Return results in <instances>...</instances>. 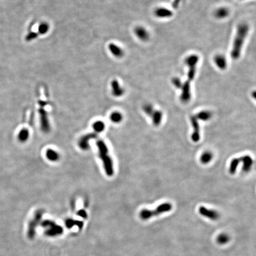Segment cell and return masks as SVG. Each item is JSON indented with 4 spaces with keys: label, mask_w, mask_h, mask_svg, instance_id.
Masks as SVG:
<instances>
[{
    "label": "cell",
    "mask_w": 256,
    "mask_h": 256,
    "mask_svg": "<svg viewBox=\"0 0 256 256\" xmlns=\"http://www.w3.org/2000/svg\"><path fill=\"white\" fill-rule=\"evenodd\" d=\"M249 30L250 27L247 23H241L237 26L230 52V56L233 59L238 60L240 58L243 47Z\"/></svg>",
    "instance_id": "cell-1"
},
{
    "label": "cell",
    "mask_w": 256,
    "mask_h": 256,
    "mask_svg": "<svg viewBox=\"0 0 256 256\" xmlns=\"http://www.w3.org/2000/svg\"><path fill=\"white\" fill-rule=\"evenodd\" d=\"M97 146L99 150L100 156L104 163V167L106 173L111 176L113 174V162L110 156L108 155V150L106 144L102 141L97 142Z\"/></svg>",
    "instance_id": "cell-2"
},
{
    "label": "cell",
    "mask_w": 256,
    "mask_h": 256,
    "mask_svg": "<svg viewBox=\"0 0 256 256\" xmlns=\"http://www.w3.org/2000/svg\"><path fill=\"white\" fill-rule=\"evenodd\" d=\"M172 208V205L170 203H164L159 205L155 210L143 209L141 211L139 216L143 220H147L151 217L156 216L163 214L165 212H168L171 211Z\"/></svg>",
    "instance_id": "cell-3"
},
{
    "label": "cell",
    "mask_w": 256,
    "mask_h": 256,
    "mask_svg": "<svg viewBox=\"0 0 256 256\" xmlns=\"http://www.w3.org/2000/svg\"><path fill=\"white\" fill-rule=\"evenodd\" d=\"M181 94L180 97V99L181 101L183 103H186L189 102L191 97V82L186 80L184 82H183V86L181 88Z\"/></svg>",
    "instance_id": "cell-4"
},
{
    "label": "cell",
    "mask_w": 256,
    "mask_h": 256,
    "mask_svg": "<svg viewBox=\"0 0 256 256\" xmlns=\"http://www.w3.org/2000/svg\"><path fill=\"white\" fill-rule=\"evenodd\" d=\"M135 36L141 42H146L150 39V34L148 30L142 26H137L134 29Z\"/></svg>",
    "instance_id": "cell-5"
},
{
    "label": "cell",
    "mask_w": 256,
    "mask_h": 256,
    "mask_svg": "<svg viewBox=\"0 0 256 256\" xmlns=\"http://www.w3.org/2000/svg\"><path fill=\"white\" fill-rule=\"evenodd\" d=\"M199 212L202 216L212 221H216L219 218V214L217 211L208 209L205 206H200L199 208Z\"/></svg>",
    "instance_id": "cell-6"
},
{
    "label": "cell",
    "mask_w": 256,
    "mask_h": 256,
    "mask_svg": "<svg viewBox=\"0 0 256 256\" xmlns=\"http://www.w3.org/2000/svg\"><path fill=\"white\" fill-rule=\"evenodd\" d=\"M154 15L158 18H170L173 16V11L166 7H159L154 11Z\"/></svg>",
    "instance_id": "cell-7"
},
{
    "label": "cell",
    "mask_w": 256,
    "mask_h": 256,
    "mask_svg": "<svg viewBox=\"0 0 256 256\" xmlns=\"http://www.w3.org/2000/svg\"><path fill=\"white\" fill-rule=\"evenodd\" d=\"M190 121L193 128V132L191 135V139L194 142H197L200 140V126L197 119L194 116L190 117Z\"/></svg>",
    "instance_id": "cell-8"
},
{
    "label": "cell",
    "mask_w": 256,
    "mask_h": 256,
    "mask_svg": "<svg viewBox=\"0 0 256 256\" xmlns=\"http://www.w3.org/2000/svg\"><path fill=\"white\" fill-rule=\"evenodd\" d=\"M213 62L216 67L221 71L225 70L228 67V61L222 54H216L213 58Z\"/></svg>",
    "instance_id": "cell-9"
},
{
    "label": "cell",
    "mask_w": 256,
    "mask_h": 256,
    "mask_svg": "<svg viewBox=\"0 0 256 256\" xmlns=\"http://www.w3.org/2000/svg\"><path fill=\"white\" fill-rule=\"evenodd\" d=\"M108 49L111 54L116 58H121L124 56L125 52L123 49L115 43H110L108 46Z\"/></svg>",
    "instance_id": "cell-10"
},
{
    "label": "cell",
    "mask_w": 256,
    "mask_h": 256,
    "mask_svg": "<svg viewBox=\"0 0 256 256\" xmlns=\"http://www.w3.org/2000/svg\"><path fill=\"white\" fill-rule=\"evenodd\" d=\"M111 92L114 96L119 97L122 96L125 93L124 88L121 86L120 83L117 80H113L111 83Z\"/></svg>",
    "instance_id": "cell-11"
},
{
    "label": "cell",
    "mask_w": 256,
    "mask_h": 256,
    "mask_svg": "<svg viewBox=\"0 0 256 256\" xmlns=\"http://www.w3.org/2000/svg\"><path fill=\"white\" fill-rule=\"evenodd\" d=\"M230 14V10L225 7H220L214 11V17L219 20H222L227 18Z\"/></svg>",
    "instance_id": "cell-12"
},
{
    "label": "cell",
    "mask_w": 256,
    "mask_h": 256,
    "mask_svg": "<svg viewBox=\"0 0 256 256\" xmlns=\"http://www.w3.org/2000/svg\"><path fill=\"white\" fill-rule=\"evenodd\" d=\"M241 163H243V166L242 167L243 171L245 172H249L252 167L253 164V160L252 158L250 156H244L241 157Z\"/></svg>",
    "instance_id": "cell-13"
},
{
    "label": "cell",
    "mask_w": 256,
    "mask_h": 256,
    "mask_svg": "<svg viewBox=\"0 0 256 256\" xmlns=\"http://www.w3.org/2000/svg\"><path fill=\"white\" fill-rule=\"evenodd\" d=\"M199 61V56L197 54H190L184 59V64L186 66L197 65Z\"/></svg>",
    "instance_id": "cell-14"
},
{
    "label": "cell",
    "mask_w": 256,
    "mask_h": 256,
    "mask_svg": "<svg viewBox=\"0 0 256 256\" xmlns=\"http://www.w3.org/2000/svg\"><path fill=\"white\" fill-rule=\"evenodd\" d=\"M197 65H189L187 66L188 68L187 73V80L190 82H192V81L194 79L196 72H197Z\"/></svg>",
    "instance_id": "cell-15"
},
{
    "label": "cell",
    "mask_w": 256,
    "mask_h": 256,
    "mask_svg": "<svg viewBox=\"0 0 256 256\" xmlns=\"http://www.w3.org/2000/svg\"><path fill=\"white\" fill-rule=\"evenodd\" d=\"M151 117L152 118L153 124L155 126H158L160 125L162 121L163 113L160 110H155Z\"/></svg>",
    "instance_id": "cell-16"
},
{
    "label": "cell",
    "mask_w": 256,
    "mask_h": 256,
    "mask_svg": "<svg viewBox=\"0 0 256 256\" xmlns=\"http://www.w3.org/2000/svg\"><path fill=\"white\" fill-rule=\"evenodd\" d=\"M212 114L210 111L203 110L197 113L194 116L197 119H199L202 121H206L209 120L212 117Z\"/></svg>",
    "instance_id": "cell-17"
},
{
    "label": "cell",
    "mask_w": 256,
    "mask_h": 256,
    "mask_svg": "<svg viewBox=\"0 0 256 256\" xmlns=\"http://www.w3.org/2000/svg\"><path fill=\"white\" fill-rule=\"evenodd\" d=\"M40 118H41V125L42 128L43 130L45 132H47L49 129V122L47 117V114L45 112V111L43 110L40 113Z\"/></svg>",
    "instance_id": "cell-18"
},
{
    "label": "cell",
    "mask_w": 256,
    "mask_h": 256,
    "mask_svg": "<svg viewBox=\"0 0 256 256\" xmlns=\"http://www.w3.org/2000/svg\"><path fill=\"white\" fill-rule=\"evenodd\" d=\"M241 163V158H235L232 160L230 166V172L231 174L235 173L239 164Z\"/></svg>",
    "instance_id": "cell-19"
},
{
    "label": "cell",
    "mask_w": 256,
    "mask_h": 256,
    "mask_svg": "<svg viewBox=\"0 0 256 256\" xmlns=\"http://www.w3.org/2000/svg\"><path fill=\"white\" fill-rule=\"evenodd\" d=\"M213 158V155L211 152L206 151L203 153L200 156V162L203 164H208L211 162Z\"/></svg>",
    "instance_id": "cell-20"
},
{
    "label": "cell",
    "mask_w": 256,
    "mask_h": 256,
    "mask_svg": "<svg viewBox=\"0 0 256 256\" xmlns=\"http://www.w3.org/2000/svg\"><path fill=\"white\" fill-rule=\"evenodd\" d=\"M46 157L49 160L52 161H56L59 158V154L56 151H55L53 150H51V149L48 150L46 151Z\"/></svg>",
    "instance_id": "cell-21"
},
{
    "label": "cell",
    "mask_w": 256,
    "mask_h": 256,
    "mask_svg": "<svg viewBox=\"0 0 256 256\" xmlns=\"http://www.w3.org/2000/svg\"><path fill=\"white\" fill-rule=\"evenodd\" d=\"M230 240V236L227 234H221L216 238V241L218 244L221 245L225 244L229 242Z\"/></svg>",
    "instance_id": "cell-22"
},
{
    "label": "cell",
    "mask_w": 256,
    "mask_h": 256,
    "mask_svg": "<svg viewBox=\"0 0 256 256\" xmlns=\"http://www.w3.org/2000/svg\"><path fill=\"white\" fill-rule=\"evenodd\" d=\"M50 29L49 24L46 22L41 23L38 27V32L40 34H46Z\"/></svg>",
    "instance_id": "cell-23"
},
{
    "label": "cell",
    "mask_w": 256,
    "mask_h": 256,
    "mask_svg": "<svg viewBox=\"0 0 256 256\" xmlns=\"http://www.w3.org/2000/svg\"><path fill=\"white\" fill-rule=\"evenodd\" d=\"M94 137L92 135H88L83 138L80 141V147L83 150H87L88 148V141Z\"/></svg>",
    "instance_id": "cell-24"
},
{
    "label": "cell",
    "mask_w": 256,
    "mask_h": 256,
    "mask_svg": "<svg viewBox=\"0 0 256 256\" xmlns=\"http://www.w3.org/2000/svg\"><path fill=\"white\" fill-rule=\"evenodd\" d=\"M142 109H143L145 113V114L150 117H151L153 113L156 110L154 108L153 106L151 105V104H146L144 105Z\"/></svg>",
    "instance_id": "cell-25"
},
{
    "label": "cell",
    "mask_w": 256,
    "mask_h": 256,
    "mask_svg": "<svg viewBox=\"0 0 256 256\" xmlns=\"http://www.w3.org/2000/svg\"><path fill=\"white\" fill-rule=\"evenodd\" d=\"M110 119L113 122L119 123L122 120V115L120 112L114 111L110 115Z\"/></svg>",
    "instance_id": "cell-26"
},
{
    "label": "cell",
    "mask_w": 256,
    "mask_h": 256,
    "mask_svg": "<svg viewBox=\"0 0 256 256\" xmlns=\"http://www.w3.org/2000/svg\"><path fill=\"white\" fill-rule=\"evenodd\" d=\"M171 83L174 85V87H175L177 89H181L183 82H182L181 80L178 77H174L171 79Z\"/></svg>",
    "instance_id": "cell-27"
},
{
    "label": "cell",
    "mask_w": 256,
    "mask_h": 256,
    "mask_svg": "<svg viewBox=\"0 0 256 256\" xmlns=\"http://www.w3.org/2000/svg\"><path fill=\"white\" fill-rule=\"evenodd\" d=\"M105 125L101 121H97L93 125V128L96 132H100L104 129Z\"/></svg>",
    "instance_id": "cell-28"
},
{
    "label": "cell",
    "mask_w": 256,
    "mask_h": 256,
    "mask_svg": "<svg viewBox=\"0 0 256 256\" xmlns=\"http://www.w3.org/2000/svg\"><path fill=\"white\" fill-rule=\"evenodd\" d=\"M29 134L27 129L21 130L18 134V139L21 141H25L28 139Z\"/></svg>",
    "instance_id": "cell-29"
},
{
    "label": "cell",
    "mask_w": 256,
    "mask_h": 256,
    "mask_svg": "<svg viewBox=\"0 0 256 256\" xmlns=\"http://www.w3.org/2000/svg\"><path fill=\"white\" fill-rule=\"evenodd\" d=\"M183 0H173L172 2V7L174 9H177L178 8L180 3Z\"/></svg>",
    "instance_id": "cell-30"
},
{
    "label": "cell",
    "mask_w": 256,
    "mask_h": 256,
    "mask_svg": "<svg viewBox=\"0 0 256 256\" xmlns=\"http://www.w3.org/2000/svg\"><path fill=\"white\" fill-rule=\"evenodd\" d=\"M37 36V34L36 33H31L27 36V39L28 40H31L35 39Z\"/></svg>",
    "instance_id": "cell-31"
}]
</instances>
